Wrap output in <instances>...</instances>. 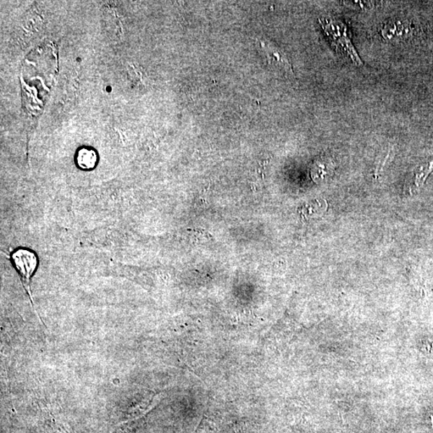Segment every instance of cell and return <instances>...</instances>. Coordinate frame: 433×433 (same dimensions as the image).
<instances>
[{
    "label": "cell",
    "mask_w": 433,
    "mask_h": 433,
    "mask_svg": "<svg viewBox=\"0 0 433 433\" xmlns=\"http://www.w3.org/2000/svg\"><path fill=\"white\" fill-rule=\"evenodd\" d=\"M10 260L23 282L25 291L30 298L32 307L34 308L31 291V281L38 268L39 259L36 253L29 248L15 249L11 254Z\"/></svg>",
    "instance_id": "7a4b0ae2"
},
{
    "label": "cell",
    "mask_w": 433,
    "mask_h": 433,
    "mask_svg": "<svg viewBox=\"0 0 433 433\" xmlns=\"http://www.w3.org/2000/svg\"><path fill=\"white\" fill-rule=\"evenodd\" d=\"M97 162V153L92 148L83 147L76 153V163L81 170H91L96 167Z\"/></svg>",
    "instance_id": "277c9868"
},
{
    "label": "cell",
    "mask_w": 433,
    "mask_h": 433,
    "mask_svg": "<svg viewBox=\"0 0 433 433\" xmlns=\"http://www.w3.org/2000/svg\"><path fill=\"white\" fill-rule=\"evenodd\" d=\"M433 171V156L424 160L423 163L416 165L412 172V177H410L408 183V191L411 194H415L420 191L424 186L427 177Z\"/></svg>",
    "instance_id": "3957f363"
},
{
    "label": "cell",
    "mask_w": 433,
    "mask_h": 433,
    "mask_svg": "<svg viewBox=\"0 0 433 433\" xmlns=\"http://www.w3.org/2000/svg\"><path fill=\"white\" fill-rule=\"evenodd\" d=\"M261 46H262L266 57H268L269 63L274 62L282 64L291 69V64L289 62L286 54L283 53L280 48H276L268 43H262Z\"/></svg>",
    "instance_id": "5b68a950"
},
{
    "label": "cell",
    "mask_w": 433,
    "mask_h": 433,
    "mask_svg": "<svg viewBox=\"0 0 433 433\" xmlns=\"http://www.w3.org/2000/svg\"><path fill=\"white\" fill-rule=\"evenodd\" d=\"M334 163L332 162L329 163L321 162L316 164L312 171L313 179L315 181L325 179L327 177L332 176L333 173H334Z\"/></svg>",
    "instance_id": "8992f818"
},
{
    "label": "cell",
    "mask_w": 433,
    "mask_h": 433,
    "mask_svg": "<svg viewBox=\"0 0 433 433\" xmlns=\"http://www.w3.org/2000/svg\"><path fill=\"white\" fill-rule=\"evenodd\" d=\"M319 24L338 51L345 54L355 65H363L362 60L359 57L348 34L347 26L341 20L324 18L319 20Z\"/></svg>",
    "instance_id": "6da1fadb"
}]
</instances>
